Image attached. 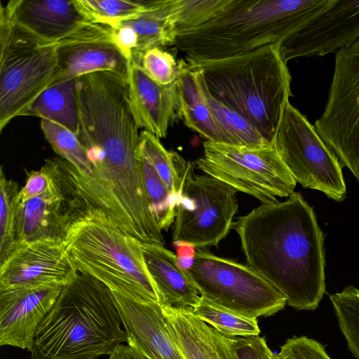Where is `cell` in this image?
I'll return each mask as SVG.
<instances>
[{
	"instance_id": "obj_1",
	"label": "cell",
	"mask_w": 359,
	"mask_h": 359,
	"mask_svg": "<svg viewBox=\"0 0 359 359\" xmlns=\"http://www.w3.org/2000/svg\"><path fill=\"white\" fill-rule=\"evenodd\" d=\"M239 236L247 265L297 310L318 308L325 292L323 231L311 207L298 192L283 201L262 203L240 217Z\"/></svg>"
},
{
	"instance_id": "obj_2",
	"label": "cell",
	"mask_w": 359,
	"mask_h": 359,
	"mask_svg": "<svg viewBox=\"0 0 359 359\" xmlns=\"http://www.w3.org/2000/svg\"><path fill=\"white\" fill-rule=\"evenodd\" d=\"M334 0H230L211 20L177 36L187 62L216 60L283 45Z\"/></svg>"
},
{
	"instance_id": "obj_3",
	"label": "cell",
	"mask_w": 359,
	"mask_h": 359,
	"mask_svg": "<svg viewBox=\"0 0 359 359\" xmlns=\"http://www.w3.org/2000/svg\"><path fill=\"white\" fill-rule=\"evenodd\" d=\"M111 291L79 273L65 285L38 326L30 359H98L109 355L128 335Z\"/></svg>"
},
{
	"instance_id": "obj_4",
	"label": "cell",
	"mask_w": 359,
	"mask_h": 359,
	"mask_svg": "<svg viewBox=\"0 0 359 359\" xmlns=\"http://www.w3.org/2000/svg\"><path fill=\"white\" fill-rule=\"evenodd\" d=\"M210 94L271 142L292 96V76L281 44L229 57L187 62Z\"/></svg>"
},
{
	"instance_id": "obj_5",
	"label": "cell",
	"mask_w": 359,
	"mask_h": 359,
	"mask_svg": "<svg viewBox=\"0 0 359 359\" xmlns=\"http://www.w3.org/2000/svg\"><path fill=\"white\" fill-rule=\"evenodd\" d=\"M62 243L79 273L95 278L111 292L140 302H159L139 242L102 213L85 210L79 215Z\"/></svg>"
},
{
	"instance_id": "obj_6",
	"label": "cell",
	"mask_w": 359,
	"mask_h": 359,
	"mask_svg": "<svg viewBox=\"0 0 359 359\" xmlns=\"http://www.w3.org/2000/svg\"><path fill=\"white\" fill-rule=\"evenodd\" d=\"M55 45L15 24L1 7L0 131L51 84Z\"/></svg>"
},
{
	"instance_id": "obj_7",
	"label": "cell",
	"mask_w": 359,
	"mask_h": 359,
	"mask_svg": "<svg viewBox=\"0 0 359 359\" xmlns=\"http://www.w3.org/2000/svg\"><path fill=\"white\" fill-rule=\"evenodd\" d=\"M187 274L200 296L219 307L257 319L284 309L286 297L248 265L196 249Z\"/></svg>"
},
{
	"instance_id": "obj_8",
	"label": "cell",
	"mask_w": 359,
	"mask_h": 359,
	"mask_svg": "<svg viewBox=\"0 0 359 359\" xmlns=\"http://www.w3.org/2000/svg\"><path fill=\"white\" fill-rule=\"evenodd\" d=\"M203 149L196 161L198 169L262 203L294 192L297 182L272 141L262 147H248L206 140Z\"/></svg>"
},
{
	"instance_id": "obj_9",
	"label": "cell",
	"mask_w": 359,
	"mask_h": 359,
	"mask_svg": "<svg viewBox=\"0 0 359 359\" xmlns=\"http://www.w3.org/2000/svg\"><path fill=\"white\" fill-rule=\"evenodd\" d=\"M297 182L342 201L346 187L342 165L306 116L287 103L271 140Z\"/></svg>"
},
{
	"instance_id": "obj_10",
	"label": "cell",
	"mask_w": 359,
	"mask_h": 359,
	"mask_svg": "<svg viewBox=\"0 0 359 359\" xmlns=\"http://www.w3.org/2000/svg\"><path fill=\"white\" fill-rule=\"evenodd\" d=\"M191 164L176 205L172 241L196 249L217 246L233 228L237 192L208 175H196Z\"/></svg>"
},
{
	"instance_id": "obj_11",
	"label": "cell",
	"mask_w": 359,
	"mask_h": 359,
	"mask_svg": "<svg viewBox=\"0 0 359 359\" xmlns=\"http://www.w3.org/2000/svg\"><path fill=\"white\" fill-rule=\"evenodd\" d=\"M314 127L359 182V39L335 53L327 103Z\"/></svg>"
},
{
	"instance_id": "obj_12",
	"label": "cell",
	"mask_w": 359,
	"mask_h": 359,
	"mask_svg": "<svg viewBox=\"0 0 359 359\" xmlns=\"http://www.w3.org/2000/svg\"><path fill=\"white\" fill-rule=\"evenodd\" d=\"M54 45L57 66L50 86L99 72L128 81L132 57L118 46L108 25L86 22Z\"/></svg>"
},
{
	"instance_id": "obj_13",
	"label": "cell",
	"mask_w": 359,
	"mask_h": 359,
	"mask_svg": "<svg viewBox=\"0 0 359 359\" xmlns=\"http://www.w3.org/2000/svg\"><path fill=\"white\" fill-rule=\"evenodd\" d=\"M78 273L65 252L62 242L22 243L0 264V290L65 286Z\"/></svg>"
},
{
	"instance_id": "obj_14",
	"label": "cell",
	"mask_w": 359,
	"mask_h": 359,
	"mask_svg": "<svg viewBox=\"0 0 359 359\" xmlns=\"http://www.w3.org/2000/svg\"><path fill=\"white\" fill-rule=\"evenodd\" d=\"M359 39V0H334L281 46L285 60L336 53Z\"/></svg>"
},
{
	"instance_id": "obj_15",
	"label": "cell",
	"mask_w": 359,
	"mask_h": 359,
	"mask_svg": "<svg viewBox=\"0 0 359 359\" xmlns=\"http://www.w3.org/2000/svg\"><path fill=\"white\" fill-rule=\"evenodd\" d=\"M62 285L0 290V345L29 351Z\"/></svg>"
},
{
	"instance_id": "obj_16",
	"label": "cell",
	"mask_w": 359,
	"mask_h": 359,
	"mask_svg": "<svg viewBox=\"0 0 359 359\" xmlns=\"http://www.w3.org/2000/svg\"><path fill=\"white\" fill-rule=\"evenodd\" d=\"M111 293L128 335L127 344L149 359H185L170 334L159 302H140Z\"/></svg>"
},
{
	"instance_id": "obj_17",
	"label": "cell",
	"mask_w": 359,
	"mask_h": 359,
	"mask_svg": "<svg viewBox=\"0 0 359 359\" xmlns=\"http://www.w3.org/2000/svg\"><path fill=\"white\" fill-rule=\"evenodd\" d=\"M127 83L130 109L138 128L165 137L169 126L181 118L177 81L157 83L132 57Z\"/></svg>"
},
{
	"instance_id": "obj_18",
	"label": "cell",
	"mask_w": 359,
	"mask_h": 359,
	"mask_svg": "<svg viewBox=\"0 0 359 359\" xmlns=\"http://www.w3.org/2000/svg\"><path fill=\"white\" fill-rule=\"evenodd\" d=\"M58 172L57 179L48 190L22 203H18L16 247L22 243L37 241L63 242L71 224L79 216L70 215L65 210L66 199L59 169Z\"/></svg>"
},
{
	"instance_id": "obj_19",
	"label": "cell",
	"mask_w": 359,
	"mask_h": 359,
	"mask_svg": "<svg viewBox=\"0 0 359 359\" xmlns=\"http://www.w3.org/2000/svg\"><path fill=\"white\" fill-rule=\"evenodd\" d=\"M1 6L15 24L53 43L92 22L75 0H11Z\"/></svg>"
},
{
	"instance_id": "obj_20",
	"label": "cell",
	"mask_w": 359,
	"mask_h": 359,
	"mask_svg": "<svg viewBox=\"0 0 359 359\" xmlns=\"http://www.w3.org/2000/svg\"><path fill=\"white\" fill-rule=\"evenodd\" d=\"M161 306L170 334L185 359H237L233 337L196 317L190 307Z\"/></svg>"
},
{
	"instance_id": "obj_21",
	"label": "cell",
	"mask_w": 359,
	"mask_h": 359,
	"mask_svg": "<svg viewBox=\"0 0 359 359\" xmlns=\"http://www.w3.org/2000/svg\"><path fill=\"white\" fill-rule=\"evenodd\" d=\"M159 302L168 306L194 308L201 296L177 257L164 245L139 243Z\"/></svg>"
},
{
	"instance_id": "obj_22",
	"label": "cell",
	"mask_w": 359,
	"mask_h": 359,
	"mask_svg": "<svg viewBox=\"0 0 359 359\" xmlns=\"http://www.w3.org/2000/svg\"><path fill=\"white\" fill-rule=\"evenodd\" d=\"M177 81L180 118L185 126L207 141L231 145V142L213 115L204 94L198 71L183 60L177 62Z\"/></svg>"
},
{
	"instance_id": "obj_23",
	"label": "cell",
	"mask_w": 359,
	"mask_h": 359,
	"mask_svg": "<svg viewBox=\"0 0 359 359\" xmlns=\"http://www.w3.org/2000/svg\"><path fill=\"white\" fill-rule=\"evenodd\" d=\"M20 116L48 120L79 136L80 107L77 79L48 87L22 111Z\"/></svg>"
},
{
	"instance_id": "obj_24",
	"label": "cell",
	"mask_w": 359,
	"mask_h": 359,
	"mask_svg": "<svg viewBox=\"0 0 359 359\" xmlns=\"http://www.w3.org/2000/svg\"><path fill=\"white\" fill-rule=\"evenodd\" d=\"M121 22L131 27L137 36V47L132 56L140 57L151 48L175 45L178 36L166 0L146 1L142 13Z\"/></svg>"
},
{
	"instance_id": "obj_25",
	"label": "cell",
	"mask_w": 359,
	"mask_h": 359,
	"mask_svg": "<svg viewBox=\"0 0 359 359\" xmlns=\"http://www.w3.org/2000/svg\"><path fill=\"white\" fill-rule=\"evenodd\" d=\"M138 153L152 165L168 189L178 198L192 163L175 151H168L158 137L144 130L140 134Z\"/></svg>"
},
{
	"instance_id": "obj_26",
	"label": "cell",
	"mask_w": 359,
	"mask_h": 359,
	"mask_svg": "<svg viewBox=\"0 0 359 359\" xmlns=\"http://www.w3.org/2000/svg\"><path fill=\"white\" fill-rule=\"evenodd\" d=\"M43 135L61 158H55L61 170L86 179L93 173V165L79 136L68 129L46 119L41 120Z\"/></svg>"
},
{
	"instance_id": "obj_27",
	"label": "cell",
	"mask_w": 359,
	"mask_h": 359,
	"mask_svg": "<svg viewBox=\"0 0 359 359\" xmlns=\"http://www.w3.org/2000/svg\"><path fill=\"white\" fill-rule=\"evenodd\" d=\"M140 160L144 191L150 212L158 226L168 230L175 222L177 198L162 181L152 165L140 156Z\"/></svg>"
},
{
	"instance_id": "obj_28",
	"label": "cell",
	"mask_w": 359,
	"mask_h": 359,
	"mask_svg": "<svg viewBox=\"0 0 359 359\" xmlns=\"http://www.w3.org/2000/svg\"><path fill=\"white\" fill-rule=\"evenodd\" d=\"M201 81L210 109L231 145L262 147L270 142L243 117L215 99L205 88L201 76Z\"/></svg>"
},
{
	"instance_id": "obj_29",
	"label": "cell",
	"mask_w": 359,
	"mask_h": 359,
	"mask_svg": "<svg viewBox=\"0 0 359 359\" xmlns=\"http://www.w3.org/2000/svg\"><path fill=\"white\" fill-rule=\"evenodd\" d=\"M191 310L196 317L224 335L248 337L258 336L260 333L257 319L237 314L215 305L202 297Z\"/></svg>"
},
{
	"instance_id": "obj_30",
	"label": "cell",
	"mask_w": 359,
	"mask_h": 359,
	"mask_svg": "<svg viewBox=\"0 0 359 359\" xmlns=\"http://www.w3.org/2000/svg\"><path fill=\"white\" fill-rule=\"evenodd\" d=\"M230 0H166L177 36L211 20Z\"/></svg>"
},
{
	"instance_id": "obj_31",
	"label": "cell",
	"mask_w": 359,
	"mask_h": 359,
	"mask_svg": "<svg viewBox=\"0 0 359 359\" xmlns=\"http://www.w3.org/2000/svg\"><path fill=\"white\" fill-rule=\"evenodd\" d=\"M330 299L348 347L359 359V288L349 285Z\"/></svg>"
},
{
	"instance_id": "obj_32",
	"label": "cell",
	"mask_w": 359,
	"mask_h": 359,
	"mask_svg": "<svg viewBox=\"0 0 359 359\" xmlns=\"http://www.w3.org/2000/svg\"><path fill=\"white\" fill-rule=\"evenodd\" d=\"M0 264L16 247L15 226L18 208V183L6 178L3 168L0 170Z\"/></svg>"
},
{
	"instance_id": "obj_33",
	"label": "cell",
	"mask_w": 359,
	"mask_h": 359,
	"mask_svg": "<svg viewBox=\"0 0 359 359\" xmlns=\"http://www.w3.org/2000/svg\"><path fill=\"white\" fill-rule=\"evenodd\" d=\"M81 11L92 21L116 27L138 16L145 9L146 1L75 0Z\"/></svg>"
},
{
	"instance_id": "obj_34",
	"label": "cell",
	"mask_w": 359,
	"mask_h": 359,
	"mask_svg": "<svg viewBox=\"0 0 359 359\" xmlns=\"http://www.w3.org/2000/svg\"><path fill=\"white\" fill-rule=\"evenodd\" d=\"M145 73L161 86L170 85L178 79L180 71L174 56L161 48L147 50L140 57Z\"/></svg>"
},
{
	"instance_id": "obj_35",
	"label": "cell",
	"mask_w": 359,
	"mask_h": 359,
	"mask_svg": "<svg viewBox=\"0 0 359 359\" xmlns=\"http://www.w3.org/2000/svg\"><path fill=\"white\" fill-rule=\"evenodd\" d=\"M58 175L54 158L46 160L40 170L28 173L25 186L18 192V203H22L46 192L55 183Z\"/></svg>"
},
{
	"instance_id": "obj_36",
	"label": "cell",
	"mask_w": 359,
	"mask_h": 359,
	"mask_svg": "<svg viewBox=\"0 0 359 359\" xmlns=\"http://www.w3.org/2000/svg\"><path fill=\"white\" fill-rule=\"evenodd\" d=\"M276 356L278 359H332L322 344L305 336L288 339Z\"/></svg>"
},
{
	"instance_id": "obj_37",
	"label": "cell",
	"mask_w": 359,
	"mask_h": 359,
	"mask_svg": "<svg viewBox=\"0 0 359 359\" xmlns=\"http://www.w3.org/2000/svg\"><path fill=\"white\" fill-rule=\"evenodd\" d=\"M233 344L237 359H274L275 357L264 337H233Z\"/></svg>"
},
{
	"instance_id": "obj_38",
	"label": "cell",
	"mask_w": 359,
	"mask_h": 359,
	"mask_svg": "<svg viewBox=\"0 0 359 359\" xmlns=\"http://www.w3.org/2000/svg\"><path fill=\"white\" fill-rule=\"evenodd\" d=\"M109 359H149L139 350L128 344L119 345L109 355Z\"/></svg>"
},
{
	"instance_id": "obj_39",
	"label": "cell",
	"mask_w": 359,
	"mask_h": 359,
	"mask_svg": "<svg viewBox=\"0 0 359 359\" xmlns=\"http://www.w3.org/2000/svg\"><path fill=\"white\" fill-rule=\"evenodd\" d=\"M175 245L177 257L180 264L185 268L190 266L196 255V248L184 242L175 243Z\"/></svg>"
},
{
	"instance_id": "obj_40",
	"label": "cell",
	"mask_w": 359,
	"mask_h": 359,
	"mask_svg": "<svg viewBox=\"0 0 359 359\" xmlns=\"http://www.w3.org/2000/svg\"><path fill=\"white\" fill-rule=\"evenodd\" d=\"M274 359H278L276 356V354H275V357H274Z\"/></svg>"
}]
</instances>
